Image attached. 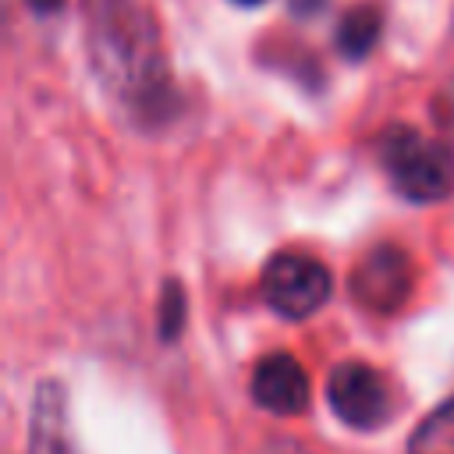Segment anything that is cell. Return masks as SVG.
Segmentation results:
<instances>
[{
    "mask_svg": "<svg viewBox=\"0 0 454 454\" xmlns=\"http://www.w3.org/2000/svg\"><path fill=\"white\" fill-rule=\"evenodd\" d=\"M82 11L85 57L103 92L138 128L167 124L177 106V89L145 0H82Z\"/></svg>",
    "mask_w": 454,
    "mask_h": 454,
    "instance_id": "cell-1",
    "label": "cell"
},
{
    "mask_svg": "<svg viewBox=\"0 0 454 454\" xmlns=\"http://www.w3.org/2000/svg\"><path fill=\"white\" fill-rule=\"evenodd\" d=\"M380 167L394 192L408 202H440L454 192V149L408 124H394L376 138Z\"/></svg>",
    "mask_w": 454,
    "mask_h": 454,
    "instance_id": "cell-2",
    "label": "cell"
},
{
    "mask_svg": "<svg viewBox=\"0 0 454 454\" xmlns=\"http://www.w3.org/2000/svg\"><path fill=\"white\" fill-rule=\"evenodd\" d=\"M333 291L330 270L301 252H277L259 277V294L262 301L284 316V319H305L326 305Z\"/></svg>",
    "mask_w": 454,
    "mask_h": 454,
    "instance_id": "cell-3",
    "label": "cell"
},
{
    "mask_svg": "<svg viewBox=\"0 0 454 454\" xmlns=\"http://www.w3.org/2000/svg\"><path fill=\"white\" fill-rule=\"evenodd\" d=\"M330 408L351 429H380L394 415V387L369 362H340L326 380Z\"/></svg>",
    "mask_w": 454,
    "mask_h": 454,
    "instance_id": "cell-4",
    "label": "cell"
},
{
    "mask_svg": "<svg viewBox=\"0 0 454 454\" xmlns=\"http://www.w3.org/2000/svg\"><path fill=\"white\" fill-rule=\"evenodd\" d=\"M351 298L365 312H397L415 287V266L397 245H372L351 270Z\"/></svg>",
    "mask_w": 454,
    "mask_h": 454,
    "instance_id": "cell-5",
    "label": "cell"
},
{
    "mask_svg": "<svg viewBox=\"0 0 454 454\" xmlns=\"http://www.w3.org/2000/svg\"><path fill=\"white\" fill-rule=\"evenodd\" d=\"M252 401L270 411V415H298L309 404V376L301 369V362L287 351H273L262 355L252 369Z\"/></svg>",
    "mask_w": 454,
    "mask_h": 454,
    "instance_id": "cell-6",
    "label": "cell"
},
{
    "mask_svg": "<svg viewBox=\"0 0 454 454\" xmlns=\"http://www.w3.org/2000/svg\"><path fill=\"white\" fill-rule=\"evenodd\" d=\"M28 454H74L67 429V394L57 380H43L35 387L28 415Z\"/></svg>",
    "mask_w": 454,
    "mask_h": 454,
    "instance_id": "cell-7",
    "label": "cell"
},
{
    "mask_svg": "<svg viewBox=\"0 0 454 454\" xmlns=\"http://www.w3.org/2000/svg\"><path fill=\"white\" fill-rule=\"evenodd\" d=\"M380 32H383V14L376 4H355L340 25H337V50L348 57V60H362L372 53V46L380 43Z\"/></svg>",
    "mask_w": 454,
    "mask_h": 454,
    "instance_id": "cell-8",
    "label": "cell"
},
{
    "mask_svg": "<svg viewBox=\"0 0 454 454\" xmlns=\"http://www.w3.org/2000/svg\"><path fill=\"white\" fill-rule=\"evenodd\" d=\"M408 454H454V397L433 408L411 433Z\"/></svg>",
    "mask_w": 454,
    "mask_h": 454,
    "instance_id": "cell-9",
    "label": "cell"
},
{
    "mask_svg": "<svg viewBox=\"0 0 454 454\" xmlns=\"http://www.w3.org/2000/svg\"><path fill=\"white\" fill-rule=\"evenodd\" d=\"M181 326H184V291L177 280H167L160 294V340H177Z\"/></svg>",
    "mask_w": 454,
    "mask_h": 454,
    "instance_id": "cell-10",
    "label": "cell"
},
{
    "mask_svg": "<svg viewBox=\"0 0 454 454\" xmlns=\"http://www.w3.org/2000/svg\"><path fill=\"white\" fill-rule=\"evenodd\" d=\"M326 7V0H291V11L298 18H309V14H319Z\"/></svg>",
    "mask_w": 454,
    "mask_h": 454,
    "instance_id": "cell-11",
    "label": "cell"
},
{
    "mask_svg": "<svg viewBox=\"0 0 454 454\" xmlns=\"http://www.w3.org/2000/svg\"><path fill=\"white\" fill-rule=\"evenodd\" d=\"M440 114H443V121H447V128H454V78H450V85H447V92H443V103H440Z\"/></svg>",
    "mask_w": 454,
    "mask_h": 454,
    "instance_id": "cell-12",
    "label": "cell"
},
{
    "mask_svg": "<svg viewBox=\"0 0 454 454\" xmlns=\"http://www.w3.org/2000/svg\"><path fill=\"white\" fill-rule=\"evenodd\" d=\"M35 14H57L60 7H64V0H25Z\"/></svg>",
    "mask_w": 454,
    "mask_h": 454,
    "instance_id": "cell-13",
    "label": "cell"
},
{
    "mask_svg": "<svg viewBox=\"0 0 454 454\" xmlns=\"http://www.w3.org/2000/svg\"><path fill=\"white\" fill-rule=\"evenodd\" d=\"M231 4H238V7H255V4H262V0H231Z\"/></svg>",
    "mask_w": 454,
    "mask_h": 454,
    "instance_id": "cell-14",
    "label": "cell"
}]
</instances>
